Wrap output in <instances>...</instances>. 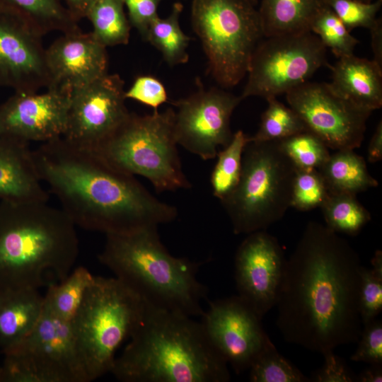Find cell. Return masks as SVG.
<instances>
[{
    "instance_id": "6da1fadb",
    "label": "cell",
    "mask_w": 382,
    "mask_h": 382,
    "mask_svg": "<svg viewBox=\"0 0 382 382\" xmlns=\"http://www.w3.org/2000/svg\"><path fill=\"white\" fill-rule=\"evenodd\" d=\"M362 265L345 239L310 221L286 260L275 305L276 325L289 343L314 352L358 341Z\"/></svg>"
},
{
    "instance_id": "7a4b0ae2",
    "label": "cell",
    "mask_w": 382,
    "mask_h": 382,
    "mask_svg": "<svg viewBox=\"0 0 382 382\" xmlns=\"http://www.w3.org/2000/svg\"><path fill=\"white\" fill-rule=\"evenodd\" d=\"M33 154L41 181L76 226L123 234L171 222L178 216L175 207L157 199L134 175L62 137L42 143Z\"/></svg>"
},
{
    "instance_id": "3957f363",
    "label": "cell",
    "mask_w": 382,
    "mask_h": 382,
    "mask_svg": "<svg viewBox=\"0 0 382 382\" xmlns=\"http://www.w3.org/2000/svg\"><path fill=\"white\" fill-rule=\"evenodd\" d=\"M110 373L122 382H226L228 364L199 322L146 303L143 318Z\"/></svg>"
},
{
    "instance_id": "277c9868",
    "label": "cell",
    "mask_w": 382,
    "mask_h": 382,
    "mask_svg": "<svg viewBox=\"0 0 382 382\" xmlns=\"http://www.w3.org/2000/svg\"><path fill=\"white\" fill-rule=\"evenodd\" d=\"M79 254L76 226L47 202H0V290L59 282Z\"/></svg>"
},
{
    "instance_id": "5b68a950",
    "label": "cell",
    "mask_w": 382,
    "mask_h": 382,
    "mask_svg": "<svg viewBox=\"0 0 382 382\" xmlns=\"http://www.w3.org/2000/svg\"><path fill=\"white\" fill-rule=\"evenodd\" d=\"M157 228L105 235L98 260L146 303L201 316L207 289L197 277L199 265L172 255L161 243Z\"/></svg>"
},
{
    "instance_id": "8992f818",
    "label": "cell",
    "mask_w": 382,
    "mask_h": 382,
    "mask_svg": "<svg viewBox=\"0 0 382 382\" xmlns=\"http://www.w3.org/2000/svg\"><path fill=\"white\" fill-rule=\"evenodd\" d=\"M146 306L116 277L94 276L71 322L88 382L110 373L117 350L138 328Z\"/></svg>"
},
{
    "instance_id": "52a82bcc",
    "label": "cell",
    "mask_w": 382,
    "mask_h": 382,
    "mask_svg": "<svg viewBox=\"0 0 382 382\" xmlns=\"http://www.w3.org/2000/svg\"><path fill=\"white\" fill-rule=\"evenodd\" d=\"M296 170L278 141H248L239 182L221 202L235 234L264 231L282 219L291 207Z\"/></svg>"
},
{
    "instance_id": "ba28073f",
    "label": "cell",
    "mask_w": 382,
    "mask_h": 382,
    "mask_svg": "<svg viewBox=\"0 0 382 382\" xmlns=\"http://www.w3.org/2000/svg\"><path fill=\"white\" fill-rule=\"evenodd\" d=\"M174 115L172 108L145 115L130 112L93 151L117 168L146 178L159 192L190 189L174 137Z\"/></svg>"
},
{
    "instance_id": "9c48e42d",
    "label": "cell",
    "mask_w": 382,
    "mask_h": 382,
    "mask_svg": "<svg viewBox=\"0 0 382 382\" xmlns=\"http://www.w3.org/2000/svg\"><path fill=\"white\" fill-rule=\"evenodd\" d=\"M191 22L213 78L224 88L237 85L264 37L255 5L249 0H192Z\"/></svg>"
},
{
    "instance_id": "30bf717a",
    "label": "cell",
    "mask_w": 382,
    "mask_h": 382,
    "mask_svg": "<svg viewBox=\"0 0 382 382\" xmlns=\"http://www.w3.org/2000/svg\"><path fill=\"white\" fill-rule=\"evenodd\" d=\"M2 353L0 382H88L71 323L44 306L31 332Z\"/></svg>"
},
{
    "instance_id": "8fae6325",
    "label": "cell",
    "mask_w": 382,
    "mask_h": 382,
    "mask_svg": "<svg viewBox=\"0 0 382 382\" xmlns=\"http://www.w3.org/2000/svg\"><path fill=\"white\" fill-rule=\"evenodd\" d=\"M326 64V47L310 30L267 37L252 55L240 96L267 99L286 94Z\"/></svg>"
},
{
    "instance_id": "7c38bea8",
    "label": "cell",
    "mask_w": 382,
    "mask_h": 382,
    "mask_svg": "<svg viewBox=\"0 0 382 382\" xmlns=\"http://www.w3.org/2000/svg\"><path fill=\"white\" fill-rule=\"evenodd\" d=\"M286 98L306 129L329 149L354 150L361 146L371 111L345 99L329 83L308 81L286 93Z\"/></svg>"
},
{
    "instance_id": "4fadbf2b",
    "label": "cell",
    "mask_w": 382,
    "mask_h": 382,
    "mask_svg": "<svg viewBox=\"0 0 382 382\" xmlns=\"http://www.w3.org/2000/svg\"><path fill=\"white\" fill-rule=\"evenodd\" d=\"M241 100V96L224 89L200 86L187 97L173 102L177 144L202 160L216 158L219 147H225L232 138L231 117Z\"/></svg>"
},
{
    "instance_id": "5bb4252c",
    "label": "cell",
    "mask_w": 382,
    "mask_h": 382,
    "mask_svg": "<svg viewBox=\"0 0 382 382\" xmlns=\"http://www.w3.org/2000/svg\"><path fill=\"white\" fill-rule=\"evenodd\" d=\"M124 86L118 74L108 73L71 91L62 137L91 150L108 139L130 113Z\"/></svg>"
},
{
    "instance_id": "9a60e30c",
    "label": "cell",
    "mask_w": 382,
    "mask_h": 382,
    "mask_svg": "<svg viewBox=\"0 0 382 382\" xmlns=\"http://www.w3.org/2000/svg\"><path fill=\"white\" fill-rule=\"evenodd\" d=\"M200 317L210 344L236 374L249 369L272 342L262 319L237 295L209 302Z\"/></svg>"
},
{
    "instance_id": "2e32d148",
    "label": "cell",
    "mask_w": 382,
    "mask_h": 382,
    "mask_svg": "<svg viewBox=\"0 0 382 382\" xmlns=\"http://www.w3.org/2000/svg\"><path fill=\"white\" fill-rule=\"evenodd\" d=\"M247 235L234 260L237 296L262 319L277 303L287 259L266 230Z\"/></svg>"
},
{
    "instance_id": "e0dca14e",
    "label": "cell",
    "mask_w": 382,
    "mask_h": 382,
    "mask_svg": "<svg viewBox=\"0 0 382 382\" xmlns=\"http://www.w3.org/2000/svg\"><path fill=\"white\" fill-rule=\"evenodd\" d=\"M42 36L0 8V86L35 93L49 83Z\"/></svg>"
},
{
    "instance_id": "ac0fdd59",
    "label": "cell",
    "mask_w": 382,
    "mask_h": 382,
    "mask_svg": "<svg viewBox=\"0 0 382 382\" xmlns=\"http://www.w3.org/2000/svg\"><path fill=\"white\" fill-rule=\"evenodd\" d=\"M68 92H15L0 105V134L25 141L47 142L63 136L69 101Z\"/></svg>"
},
{
    "instance_id": "d6986e66",
    "label": "cell",
    "mask_w": 382,
    "mask_h": 382,
    "mask_svg": "<svg viewBox=\"0 0 382 382\" xmlns=\"http://www.w3.org/2000/svg\"><path fill=\"white\" fill-rule=\"evenodd\" d=\"M47 88L70 93L108 74L107 47L91 32L62 33L45 48Z\"/></svg>"
},
{
    "instance_id": "ffe728a7",
    "label": "cell",
    "mask_w": 382,
    "mask_h": 382,
    "mask_svg": "<svg viewBox=\"0 0 382 382\" xmlns=\"http://www.w3.org/2000/svg\"><path fill=\"white\" fill-rule=\"evenodd\" d=\"M28 143L0 134L1 201H48Z\"/></svg>"
},
{
    "instance_id": "44dd1931",
    "label": "cell",
    "mask_w": 382,
    "mask_h": 382,
    "mask_svg": "<svg viewBox=\"0 0 382 382\" xmlns=\"http://www.w3.org/2000/svg\"><path fill=\"white\" fill-rule=\"evenodd\" d=\"M334 91L364 109L373 111L382 106V66L374 60L355 55L339 58L330 66Z\"/></svg>"
},
{
    "instance_id": "7402d4cb",
    "label": "cell",
    "mask_w": 382,
    "mask_h": 382,
    "mask_svg": "<svg viewBox=\"0 0 382 382\" xmlns=\"http://www.w3.org/2000/svg\"><path fill=\"white\" fill-rule=\"evenodd\" d=\"M44 297L38 289L0 290V351L4 352L25 339L38 323Z\"/></svg>"
},
{
    "instance_id": "603a6c76",
    "label": "cell",
    "mask_w": 382,
    "mask_h": 382,
    "mask_svg": "<svg viewBox=\"0 0 382 382\" xmlns=\"http://www.w3.org/2000/svg\"><path fill=\"white\" fill-rule=\"evenodd\" d=\"M325 4V0H262L257 11L264 37L309 31Z\"/></svg>"
},
{
    "instance_id": "cb8c5ba5",
    "label": "cell",
    "mask_w": 382,
    "mask_h": 382,
    "mask_svg": "<svg viewBox=\"0 0 382 382\" xmlns=\"http://www.w3.org/2000/svg\"><path fill=\"white\" fill-rule=\"evenodd\" d=\"M0 8L18 17L42 37L54 31L66 33L81 30L60 0H0Z\"/></svg>"
},
{
    "instance_id": "d4e9b609",
    "label": "cell",
    "mask_w": 382,
    "mask_h": 382,
    "mask_svg": "<svg viewBox=\"0 0 382 382\" xmlns=\"http://www.w3.org/2000/svg\"><path fill=\"white\" fill-rule=\"evenodd\" d=\"M330 194L356 195L378 185L364 158L354 150H337L318 169Z\"/></svg>"
},
{
    "instance_id": "484cf974",
    "label": "cell",
    "mask_w": 382,
    "mask_h": 382,
    "mask_svg": "<svg viewBox=\"0 0 382 382\" xmlns=\"http://www.w3.org/2000/svg\"><path fill=\"white\" fill-rule=\"evenodd\" d=\"M183 5H173L170 15L156 18L149 25L144 40L156 47L170 66L185 64L189 59L187 52L190 37L184 33L180 25Z\"/></svg>"
},
{
    "instance_id": "4316f807",
    "label": "cell",
    "mask_w": 382,
    "mask_h": 382,
    "mask_svg": "<svg viewBox=\"0 0 382 382\" xmlns=\"http://www.w3.org/2000/svg\"><path fill=\"white\" fill-rule=\"evenodd\" d=\"M94 276L79 267L59 283L48 286L44 297V308L58 318L71 322Z\"/></svg>"
},
{
    "instance_id": "83f0119b",
    "label": "cell",
    "mask_w": 382,
    "mask_h": 382,
    "mask_svg": "<svg viewBox=\"0 0 382 382\" xmlns=\"http://www.w3.org/2000/svg\"><path fill=\"white\" fill-rule=\"evenodd\" d=\"M124 6L122 0H94L87 12L92 34L106 47L129 42L131 25Z\"/></svg>"
},
{
    "instance_id": "f1b7e54d",
    "label": "cell",
    "mask_w": 382,
    "mask_h": 382,
    "mask_svg": "<svg viewBox=\"0 0 382 382\" xmlns=\"http://www.w3.org/2000/svg\"><path fill=\"white\" fill-rule=\"evenodd\" d=\"M248 141L249 137L242 130H238L233 134L230 142L217 153L210 183L213 195L220 202L232 194L239 182L243 153Z\"/></svg>"
},
{
    "instance_id": "f546056e",
    "label": "cell",
    "mask_w": 382,
    "mask_h": 382,
    "mask_svg": "<svg viewBox=\"0 0 382 382\" xmlns=\"http://www.w3.org/2000/svg\"><path fill=\"white\" fill-rule=\"evenodd\" d=\"M356 195L330 194L320 209L325 226L337 233L357 236L370 221L369 212Z\"/></svg>"
},
{
    "instance_id": "4dcf8cb0",
    "label": "cell",
    "mask_w": 382,
    "mask_h": 382,
    "mask_svg": "<svg viewBox=\"0 0 382 382\" xmlns=\"http://www.w3.org/2000/svg\"><path fill=\"white\" fill-rule=\"evenodd\" d=\"M267 109L261 115L260 127L249 137V141H279L307 130L303 121L290 107L279 102L277 97L266 99Z\"/></svg>"
},
{
    "instance_id": "1f68e13d",
    "label": "cell",
    "mask_w": 382,
    "mask_h": 382,
    "mask_svg": "<svg viewBox=\"0 0 382 382\" xmlns=\"http://www.w3.org/2000/svg\"><path fill=\"white\" fill-rule=\"evenodd\" d=\"M310 30L338 58L353 54L359 40L353 37L342 21L325 4L313 18Z\"/></svg>"
},
{
    "instance_id": "d6a6232c",
    "label": "cell",
    "mask_w": 382,
    "mask_h": 382,
    "mask_svg": "<svg viewBox=\"0 0 382 382\" xmlns=\"http://www.w3.org/2000/svg\"><path fill=\"white\" fill-rule=\"evenodd\" d=\"M252 382H308L310 378L279 353L271 342L249 368Z\"/></svg>"
},
{
    "instance_id": "836d02e7",
    "label": "cell",
    "mask_w": 382,
    "mask_h": 382,
    "mask_svg": "<svg viewBox=\"0 0 382 382\" xmlns=\"http://www.w3.org/2000/svg\"><path fill=\"white\" fill-rule=\"evenodd\" d=\"M278 141L282 150L297 168L318 169L330 155L325 144L308 130Z\"/></svg>"
},
{
    "instance_id": "e575fe53",
    "label": "cell",
    "mask_w": 382,
    "mask_h": 382,
    "mask_svg": "<svg viewBox=\"0 0 382 382\" xmlns=\"http://www.w3.org/2000/svg\"><path fill=\"white\" fill-rule=\"evenodd\" d=\"M330 193L316 168H297L292 184L291 207L306 212L320 208Z\"/></svg>"
},
{
    "instance_id": "d590c367",
    "label": "cell",
    "mask_w": 382,
    "mask_h": 382,
    "mask_svg": "<svg viewBox=\"0 0 382 382\" xmlns=\"http://www.w3.org/2000/svg\"><path fill=\"white\" fill-rule=\"evenodd\" d=\"M325 3L350 32L359 27L370 30L378 21L376 14L382 1L367 3L362 0H325Z\"/></svg>"
},
{
    "instance_id": "8d00e7d4",
    "label": "cell",
    "mask_w": 382,
    "mask_h": 382,
    "mask_svg": "<svg viewBox=\"0 0 382 382\" xmlns=\"http://www.w3.org/2000/svg\"><path fill=\"white\" fill-rule=\"evenodd\" d=\"M359 310L363 325L376 318L382 311V274L362 266Z\"/></svg>"
},
{
    "instance_id": "74e56055",
    "label": "cell",
    "mask_w": 382,
    "mask_h": 382,
    "mask_svg": "<svg viewBox=\"0 0 382 382\" xmlns=\"http://www.w3.org/2000/svg\"><path fill=\"white\" fill-rule=\"evenodd\" d=\"M358 347L350 357L355 362L382 364V321L374 319L363 325Z\"/></svg>"
},
{
    "instance_id": "f35d334b",
    "label": "cell",
    "mask_w": 382,
    "mask_h": 382,
    "mask_svg": "<svg viewBox=\"0 0 382 382\" xmlns=\"http://www.w3.org/2000/svg\"><path fill=\"white\" fill-rule=\"evenodd\" d=\"M126 99H132L154 110H158L168 102V94L164 85L157 78L150 75L137 76L125 93Z\"/></svg>"
},
{
    "instance_id": "ab89813d",
    "label": "cell",
    "mask_w": 382,
    "mask_h": 382,
    "mask_svg": "<svg viewBox=\"0 0 382 382\" xmlns=\"http://www.w3.org/2000/svg\"><path fill=\"white\" fill-rule=\"evenodd\" d=\"M334 350H329L323 354V366L313 373L311 381L314 382H354L357 375Z\"/></svg>"
},
{
    "instance_id": "60d3db41",
    "label": "cell",
    "mask_w": 382,
    "mask_h": 382,
    "mask_svg": "<svg viewBox=\"0 0 382 382\" xmlns=\"http://www.w3.org/2000/svg\"><path fill=\"white\" fill-rule=\"evenodd\" d=\"M162 0H122L128 11L129 21L144 39L151 23L157 18Z\"/></svg>"
},
{
    "instance_id": "b9f144b4",
    "label": "cell",
    "mask_w": 382,
    "mask_h": 382,
    "mask_svg": "<svg viewBox=\"0 0 382 382\" xmlns=\"http://www.w3.org/2000/svg\"><path fill=\"white\" fill-rule=\"evenodd\" d=\"M382 159V122L378 123L367 149V160L375 163Z\"/></svg>"
},
{
    "instance_id": "7bdbcfd3",
    "label": "cell",
    "mask_w": 382,
    "mask_h": 382,
    "mask_svg": "<svg viewBox=\"0 0 382 382\" xmlns=\"http://www.w3.org/2000/svg\"><path fill=\"white\" fill-rule=\"evenodd\" d=\"M371 35V47L374 59L377 64L382 66V24L381 19L370 29Z\"/></svg>"
},
{
    "instance_id": "ee69618b",
    "label": "cell",
    "mask_w": 382,
    "mask_h": 382,
    "mask_svg": "<svg viewBox=\"0 0 382 382\" xmlns=\"http://www.w3.org/2000/svg\"><path fill=\"white\" fill-rule=\"evenodd\" d=\"M64 1L66 8L74 18L79 21L86 18L87 12L94 0H60Z\"/></svg>"
},
{
    "instance_id": "f6af8a7d",
    "label": "cell",
    "mask_w": 382,
    "mask_h": 382,
    "mask_svg": "<svg viewBox=\"0 0 382 382\" xmlns=\"http://www.w3.org/2000/svg\"><path fill=\"white\" fill-rule=\"evenodd\" d=\"M357 382H381L382 364H369V366L357 375Z\"/></svg>"
},
{
    "instance_id": "bcb514c9",
    "label": "cell",
    "mask_w": 382,
    "mask_h": 382,
    "mask_svg": "<svg viewBox=\"0 0 382 382\" xmlns=\"http://www.w3.org/2000/svg\"><path fill=\"white\" fill-rule=\"evenodd\" d=\"M372 270L376 272L382 274V252L380 250H376L371 260Z\"/></svg>"
},
{
    "instance_id": "7dc6e473",
    "label": "cell",
    "mask_w": 382,
    "mask_h": 382,
    "mask_svg": "<svg viewBox=\"0 0 382 382\" xmlns=\"http://www.w3.org/2000/svg\"><path fill=\"white\" fill-rule=\"evenodd\" d=\"M253 5H256L257 3V0H249Z\"/></svg>"
}]
</instances>
